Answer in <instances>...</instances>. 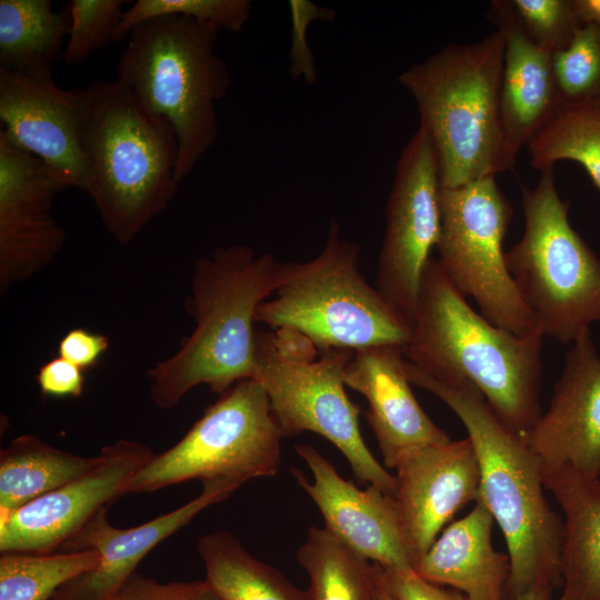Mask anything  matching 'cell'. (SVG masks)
I'll use <instances>...</instances> for the list:
<instances>
[{"mask_svg": "<svg viewBox=\"0 0 600 600\" xmlns=\"http://www.w3.org/2000/svg\"><path fill=\"white\" fill-rule=\"evenodd\" d=\"M408 362L433 378L476 387L497 417L523 440L540 417L541 332L518 336L476 312L430 258L422 276Z\"/></svg>", "mask_w": 600, "mask_h": 600, "instance_id": "1", "label": "cell"}, {"mask_svg": "<svg viewBox=\"0 0 600 600\" xmlns=\"http://www.w3.org/2000/svg\"><path fill=\"white\" fill-rule=\"evenodd\" d=\"M411 384L444 402L463 423L480 469L481 501L508 550L512 600L537 586H562L563 519L550 507L538 459L464 380H441L407 362Z\"/></svg>", "mask_w": 600, "mask_h": 600, "instance_id": "2", "label": "cell"}, {"mask_svg": "<svg viewBox=\"0 0 600 600\" xmlns=\"http://www.w3.org/2000/svg\"><path fill=\"white\" fill-rule=\"evenodd\" d=\"M281 264L248 244L220 247L196 261L187 300L194 329L174 354L147 371L158 408H176L199 384L222 394L254 379L256 311L273 296Z\"/></svg>", "mask_w": 600, "mask_h": 600, "instance_id": "3", "label": "cell"}, {"mask_svg": "<svg viewBox=\"0 0 600 600\" xmlns=\"http://www.w3.org/2000/svg\"><path fill=\"white\" fill-rule=\"evenodd\" d=\"M84 91L87 194L106 230L126 246L177 193V137L169 121L148 112L117 79L94 81Z\"/></svg>", "mask_w": 600, "mask_h": 600, "instance_id": "4", "label": "cell"}, {"mask_svg": "<svg viewBox=\"0 0 600 600\" xmlns=\"http://www.w3.org/2000/svg\"><path fill=\"white\" fill-rule=\"evenodd\" d=\"M504 36L449 44L408 67L399 83L413 97L434 149L440 184L456 188L511 168L500 117Z\"/></svg>", "mask_w": 600, "mask_h": 600, "instance_id": "5", "label": "cell"}, {"mask_svg": "<svg viewBox=\"0 0 600 600\" xmlns=\"http://www.w3.org/2000/svg\"><path fill=\"white\" fill-rule=\"evenodd\" d=\"M219 31L184 16L154 18L130 32L117 63V80L148 112L172 126L179 182L219 136L216 103L231 84L229 68L214 49Z\"/></svg>", "mask_w": 600, "mask_h": 600, "instance_id": "6", "label": "cell"}, {"mask_svg": "<svg viewBox=\"0 0 600 600\" xmlns=\"http://www.w3.org/2000/svg\"><path fill=\"white\" fill-rule=\"evenodd\" d=\"M360 247L340 236L332 219L321 251L303 262H282L271 299L256 311V323L306 338L318 351L397 344L411 334L409 321L359 270Z\"/></svg>", "mask_w": 600, "mask_h": 600, "instance_id": "7", "label": "cell"}, {"mask_svg": "<svg viewBox=\"0 0 600 600\" xmlns=\"http://www.w3.org/2000/svg\"><path fill=\"white\" fill-rule=\"evenodd\" d=\"M522 238L504 254L508 271L541 333L572 344L600 321V259L570 224L552 168L521 186Z\"/></svg>", "mask_w": 600, "mask_h": 600, "instance_id": "8", "label": "cell"}, {"mask_svg": "<svg viewBox=\"0 0 600 600\" xmlns=\"http://www.w3.org/2000/svg\"><path fill=\"white\" fill-rule=\"evenodd\" d=\"M318 350L303 337L277 330L256 332V377L284 437L306 431L329 440L346 457L356 478L394 496L397 480L368 449L359 427L360 409L346 392L349 350Z\"/></svg>", "mask_w": 600, "mask_h": 600, "instance_id": "9", "label": "cell"}, {"mask_svg": "<svg viewBox=\"0 0 600 600\" xmlns=\"http://www.w3.org/2000/svg\"><path fill=\"white\" fill-rule=\"evenodd\" d=\"M283 436L263 387L237 382L171 448L154 453L130 480L127 493L152 492L189 480H229L241 486L273 477Z\"/></svg>", "mask_w": 600, "mask_h": 600, "instance_id": "10", "label": "cell"}, {"mask_svg": "<svg viewBox=\"0 0 600 600\" xmlns=\"http://www.w3.org/2000/svg\"><path fill=\"white\" fill-rule=\"evenodd\" d=\"M494 177L440 187L437 260L456 289L470 296L489 322L529 336L541 331L506 264L502 242L511 208Z\"/></svg>", "mask_w": 600, "mask_h": 600, "instance_id": "11", "label": "cell"}, {"mask_svg": "<svg viewBox=\"0 0 600 600\" xmlns=\"http://www.w3.org/2000/svg\"><path fill=\"white\" fill-rule=\"evenodd\" d=\"M440 187L434 149L418 128L396 164L377 268V290L410 324L440 232Z\"/></svg>", "mask_w": 600, "mask_h": 600, "instance_id": "12", "label": "cell"}, {"mask_svg": "<svg viewBox=\"0 0 600 600\" xmlns=\"http://www.w3.org/2000/svg\"><path fill=\"white\" fill-rule=\"evenodd\" d=\"M524 441L538 459L544 487L600 480V354L590 331L564 353L550 404Z\"/></svg>", "mask_w": 600, "mask_h": 600, "instance_id": "13", "label": "cell"}, {"mask_svg": "<svg viewBox=\"0 0 600 600\" xmlns=\"http://www.w3.org/2000/svg\"><path fill=\"white\" fill-rule=\"evenodd\" d=\"M154 453L131 440L104 446L90 471L0 516V552L58 551L100 510L127 494L130 480Z\"/></svg>", "mask_w": 600, "mask_h": 600, "instance_id": "14", "label": "cell"}, {"mask_svg": "<svg viewBox=\"0 0 600 600\" xmlns=\"http://www.w3.org/2000/svg\"><path fill=\"white\" fill-rule=\"evenodd\" d=\"M68 187L40 159L0 133V290L33 277L61 251L66 232L52 216Z\"/></svg>", "mask_w": 600, "mask_h": 600, "instance_id": "15", "label": "cell"}, {"mask_svg": "<svg viewBox=\"0 0 600 600\" xmlns=\"http://www.w3.org/2000/svg\"><path fill=\"white\" fill-rule=\"evenodd\" d=\"M84 89L64 90L52 77L0 68V133L44 162L68 187L87 193L89 167L81 143Z\"/></svg>", "mask_w": 600, "mask_h": 600, "instance_id": "16", "label": "cell"}, {"mask_svg": "<svg viewBox=\"0 0 600 600\" xmlns=\"http://www.w3.org/2000/svg\"><path fill=\"white\" fill-rule=\"evenodd\" d=\"M294 450L310 469L312 481L296 467L290 471L319 509L324 528L373 564L414 570L394 498L374 486L358 488L309 443L297 444Z\"/></svg>", "mask_w": 600, "mask_h": 600, "instance_id": "17", "label": "cell"}, {"mask_svg": "<svg viewBox=\"0 0 600 600\" xmlns=\"http://www.w3.org/2000/svg\"><path fill=\"white\" fill-rule=\"evenodd\" d=\"M394 500L416 567L458 511L477 501L480 469L469 438L411 449L394 468Z\"/></svg>", "mask_w": 600, "mask_h": 600, "instance_id": "18", "label": "cell"}, {"mask_svg": "<svg viewBox=\"0 0 600 600\" xmlns=\"http://www.w3.org/2000/svg\"><path fill=\"white\" fill-rule=\"evenodd\" d=\"M202 483L201 492L189 502L132 528L112 526L107 517V508L100 510L58 550H93L100 557L99 564L61 587L51 599L113 600L136 572L140 561L156 546L186 527L201 511L229 498L241 487L229 480Z\"/></svg>", "mask_w": 600, "mask_h": 600, "instance_id": "19", "label": "cell"}, {"mask_svg": "<svg viewBox=\"0 0 600 600\" xmlns=\"http://www.w3.org/2000/svg\"><path fill=\"white\" fill-rule=\"evenodd\" d=\"M342 376L346 387L367 400L364 418L388 469H393L411 449L450 441L417 401L401 346L381 344L354 351Z\"/></svg>", "mask_w": 600, "mask_h": 600, "instance_id": "20", "label": "cell"}, {"mask_svg": "<svg viewBox=\"0 0 600 600\" xmlns=\"http://www.w3.org/2000/svg\"><path fill=\"white\" fill-rule=\"evenodd\" d=\"M489 19L504 36L500 117L508 151L516 160L559 107L552 54L529 39L507 0L492 1Z\"/></svg>", "mask_w": 600, "mask_h": 600, "instance_id": "21", "label": "cell"}, {"mask_svg": "<svg viewBox=\"0 0 600 600\" xmlns=\"http://www.w3.org/2000/svg\"><path fill=\"white\" fill-rule=\"evenodd\" d=\"M494 519L477 500L463 518L449 523L414 571L429 582L449 586L469 600H507L511 576L510 558L494 550Z\"/></svg>", "mask_w": 600, "mask_h": 600, "instance_id": "22", "label": "cell"}, {"mask_svg": "<svg viewBox=\"0 0 600 600\" xmlns=\"http://www.w3.org/2000/svg\"><path fill=\"white\" fill-rule=\"evenodd\" d=\"M546 489L563 512L558 600H600V480H563Z\"/></svg>", "mask_w": 600, "mask_h": 600, "instance_id": "23", "label": "cell"}, {"mask_svg": "<svg viewBox=\"0 0 600 600\" xmlns=\"http://www.w3.org/2000/svg\"><path fill=\"white\" fill-rule=\"evenodd\" d=\"M68 32V13L53 10L50 0H0V68L52 77Z\"/></svg>", "mask_w": 600, "mask_h": 600, "instance_id": "24", "label": "cell"}, {"mask_svg": "<svg viewBox=\"0 0 600 600\" xmlns=\"http://www.w3.org/2000/svg\"><path fill=\"white\" fill-rule=\"evenodd\" d=\"M100 460L21 434L0 451V516L81 477Z\"/></svg>", "mask_w": 600, "mask_h": 600, "instance_id": "25", "label": "cell"}, {"mask_svg": "<svg viewBox=\"0 0 600 600\" xmlns=\"http://www.w3.org/2000/svg\"><path fill=\"white\" fill-rule=\"evenodd\" d=\"M197 550L204 580L221 600H308L306 591L252 556L229 531L201 536Z\"/></svg>", "mask_w": 600, "mask_h": 600, "instance_id": "26", "label": "cell"}, {"mask_svg": "<svg viewBox=\"0 0 600 600\" xmlns=\"http://www.w3.org/2000/svg\"><path fill=\"white\" fill-rule=\"evenodd\" d=\"M297 561L309 578L308 600H374L376 566L324 527L309 528Z\"/></svg>", "mask_w": 600, "mask_h": 600, "instance_id": "27", "label": "cell"}, {"mask_svg": "<svg viewBox=\"0 0 600 600\" xmlns=\"http://www.w3.org/2000/svg\"><path fill=\"white\" fill-rule=\"evenodd\" d=\"M527 147L532 168L542 171L573 160L600 190V103L559 106Z\"/></svg>", "mask_w": 600, "mask_h": 600, "instance_id": "28", "label": "cell"}, {"mask_svg": "<svg viewBox=\"0 0 600 600\" xmlns=\"http://www.w3.org/2000/svg\"><path fill=\"white\" fill-rule=\"evenodd\" d=\"M99 561L93 550L1 553L0 600H50L61 587L96 569Z\"/></svg>", "mask_w": 600, "mask_h": 600, "instance_id": "29", "label": "cell"}, {"mask_svg": "<svg viewBox=\"0 0 600 600\" xmlns=\"http://www.w3.org/2000/svg\"><path fill=\"white\" fill-rule=\"evenodd\" d=\"M552 68L559 106L600 103V26L582 22Z\"/></svg>", "mask_w": 600, "mask_h": 600, "instance_id": "30", "label": "cell"}, {"mask_svg": "<svg viewBox=\"0 0 600 600\" xmlns=\"http://www.w3.org/2000/svg\"><path fill=\"white\" fill-rule=\"evenodd\" d=\"M249 0H138L123 11L116 41L128 38L144 21L164 16H184L216 27L239 32L250 18Z\"/></svg>", "mask_w": 600, "mask_h": 600, "instance_id": "31", "label": "cell"}, {"mask_svg": "<svg viewBox=\"0 0 600 600\" xmlns=\"http://www.w3.org/2000/svg\"><path fill=\"white\" fill-rule=\"evenodd\" d=\"M123 3L122 0H71L68 3L69 32L62 54L67 64H81L116 41Z\"/></svg>", "mask_w": 600, "mask_h": 600, "instance_id": "32", "label": "cell"}, {"mask_svg": "<svg viewBox=\"0 0 600 600\" xmlns=\"http://www.w3.org/2000/svg\"><path fill=\"white\" fill-rule=\"evenodd\" d=\"M519 26L540 49L553 54L568 46L582 23L573 0H507Z\"/></svg>", "mask_w": 600, "mask_h": 600, "instance_id": "33", "label": "cell"}, {"mask_svg": "<svg viewBox=\"0 0 600 600\" xmlns=\"http://www.w3.org/2000/svg\"><path fill=\"white\" fill-rule=\"evenodd\" d=\"M289 9L292 23L289 74L313 84L317 81L316 60L308 46L307 30L314 20L331 21L334 12L306 0H291Z\"/></svg>", "mask_w": 600, "mask_h": 600, "instance_id": "34", "label": "cell"}, {"mask_svg": "<svg viewBox=\"0 0 600 600\" xmlns=\"http://www.w3.org/2000/svg\"><path fill=\"white\" fill-rule=\"evenodd\" d=\"M113 600H221L203 580L159 582L137 571Z\"/></svg>", "mask_w": 600, "mask_h": 600, "instance_id": "35", "label": "cell"}, {"mask_svg": "<svg viewBox=\"0 0 600 600\" xmlns=\"http://www.w3.org/2000/svg\"><path fill=\"white\" fill-rule=\"evenodd\" d=\"M377 570L384 588L396 600H469L458 590H448L427 581L414 570L399 571L379 566Z\"/></svg>", "mask_w": 600, "mask_h": 600, "instance_id": "36", "label": "cell"}, {"mask_svg": "<svg viewBox=\"0 0 600 600\" xmlns=\"http://www.w3.org/2000/svg\"><path fill=\"white\" fill-rule=\"evenodd\" d=\"M37 383L44 396L79 398L84 390L83 370L61 357H56L39 368Z\"/></svg>", "mask_w": 600, "mask_h": 600, "instance_id": "37", "label": "cell"}, {"mask_svg": "<svg viewBox=\"0 0 600 600\" xmlns=\"http://www.w3.org/2000/svg\"><path fill=\"white\" fill-rule=\"evenodd\" d=\"M109 348L104 334L83 328L69 330L59 341L58 354L86 371L96 367Z\"/></svg>", "mask_w": 600, "mask_h": 600, "instance_id": "38", "label": "cell"}, {"mask_svg": "<svg viewBox=\"0 0 600 600\" xmlns=\"http://www.w3.org/2000/svg\"><path fill=\"white\" fill-rule=\"evenodd\" d=\"M573 4L582 22L600 26V0H573Z\"/></svg>", "mask_w": 600, "mask_h": 600, "instance_id": "39", "label": "cell"}, {"mask_svg": "<svg viewBox=\"0 0 600 600\" xmlns=\"http://www.w3.org/2000/svg\"><path fill=\"white\" fill-rule=\"evenodd\" d=\"M553 589L548 586H537L513 600H551Z\"/></svg>", "mask_w": 600, "mask_h": 600, "instance_id": "40", "label": "cell"}, {"mask_svg": "<svg viewBox=\"0 0 600 600\" xmlns=\"http://www.w3.org/2000/svg\"><path fill=\"white\" fill-rule=\"evenodd\" d=\"M376 566V564H374ZM376 572H377V584H376V596L374 600H396L389 591L384 588L383 583L381 582L377 566H376Z\"/></svg>", "mask_w": 600, "mask_h": 600, "instance_id": "41", "label": "cell"}, {"mask_svg": "<svg viewBox=\"0 0 600 600\" xmlns=\"http://www.w3.org/2000/svg\"><path fill=\"white\" fill-rule=\"evenodd\" d=\"M50 600H53V599H50Z\"/></svg>", "mask_w": 600, "mask_h": 600, "instance_id": "42", "label": "cell"}]
</instances>
